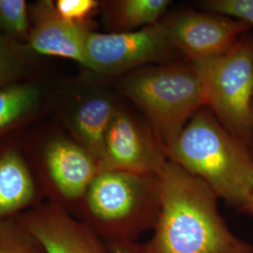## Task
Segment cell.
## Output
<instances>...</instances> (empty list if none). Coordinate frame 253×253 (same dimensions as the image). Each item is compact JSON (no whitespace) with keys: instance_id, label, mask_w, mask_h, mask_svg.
Masks as SVG:
<instances>
[{"instance_id":"6da1fadb","label":"cell","mask_w":253,"mask_h":253,"mask_svg":"<svg viewBox=\"0 0 253 253\" xmlns=\"http://www.w3.org/2000/svg\"><path fill=\"white\" fill-rule=\"evenodd\" d=\"M158 176L161 210L146 253H253L227 226L205 181L170 160Z\"/></svg>"},{"instance_id":"7a4b0ae2","label":"cell","mask_w":253,"mask_h":253,"mask_svg":"<svg viewBox=\"0 0 253 253\" xmlns=\"http://www.w3.org/2000/svg\"><path fill=\"white\" fill-rule=\"evenodd\" d=\"M168 160L205 181L217 198L241 211L253 191V154L207 107L166 148Z\"/></svg>"},{"instance_id":"3957f363","label":"cell","mask_w":253,"mask_h":253,"mask_svg":"<svg viewBox=\"0 0 253 253\" xmlns=\"http://www.w3.org/2000/svg\"><path fill=\"white\" fill-rule=\"evenodd\" d=\"M82 218L108 242L135 239L156 226L161 210L159 176L103 171L92 181L80 204Z\"/></svg>"},{"instance_id":"277c9868","label":"cell","mask_w":253,"mask_h":253,"mask_svg":"<svg viewBox=\"0 0 253 253\" xmlns=\"http://www.w3.org/2000/svg\"><path fill=\"white\" fill-rule=\"evenodd\" d=\"M118 89L148 121L165 151L205 107L198 74L187 60L149 65L125 74Z\"/></svg>"},{"instance_id":"5b68a950","label":"cell","mask_w":253,"mask_h":253,"mask_svg":"<svg viewBox=\"0 0 253 253\" xmlns=\"http://www.w3.org/2000/svg\"><path fill=\"white\" fill-rule=\"evenodd\" d=\"M191 64L199 77L205 107L251 149L253 34H243L224 54Z\"/></svg>"},{"instance_id":"8992f818","label":"cell","mask_w":253,"mask_h":253,"mask_svg":"<svg viewBox=\"0 0 253 253\" xmlns=\"http://www.w3.org/2000/svg\"><path fill=\"white\" fill-rule=\"evenodd\" d=\"M84 67L105 75H125L149 65L181 60L165 17L149 27L125 33L90 31L84 47ZM182 57V56H181Z\"/></svg>"},{"instance_id":"52a82bcc","label":"cell","mask_w":253,"mask_h":253,"mask_svg":"<svg viewBox=\"0 0 253 253\" xmlns=\"http://www.w3.org/2000/svg\"><path fill=\"white\" fill-rule=\"evenodd\" d=\"M167 162L165 148L148 121L122 102L106 132L100 172L158 175Z\"/></svg>"},{"instance_id":"ba28073f","label":"cell","mask_w":253,"mask_h":253,"mask_svg":"<svg viewBox=\"0 0 253 253\" xmlns=\"http://www.w3.org/2000/svg\"><path fill=\"white\" fill-rule=\"evenodd\" d=\"M165 20L172 44L190 63L226 53L252 28L238 19L193 10L180 11Z\"/></svg>"},{"instance_id":"9c48e42d","label":"cell","mask_w":253,"mask_h":253,"mask_svg":"<svg viewBox=\"0 0 253 253\" xmlns=\"http://www.w3.org/2000/svg\"><path fill=\"white\" fill-rule=\"evenodd\" d=\"M17 217L44 253H112L99 235L57 203L29 209Z\"/></svg>"},{"instance_id":"30bf717a","label":"cell","mask_w":253,"mask_h":253,"mask_svg":"<svg viewBox=\"0 0 253 253\" xmlns=\"http://www.w3.org/2000/svg\"><path fill=\"white\" fill-rule=\"evenodd\" d=\"M44 166L58 196L79 205L92 181L100 172L97 160L75 141L66 138H56L47 145Z\"/></svg>"},{"instance_id":"8fae6325","label":"cell","mask_w":253,"mask_h":253,"mask_svg":"<svg viewBox=\"0 0 253 253\" xmlns=\"http://www.w3.org/2000/svg\"><path fill=\"white\" fill-rule=\"evenodd\" d=\"M120 102L110 91L91 85L73 100L67 113V126L74 141L100 163L109 126Z\"/></svg>"},{"instance_id":"7c38bea8","label":"cell","mask_w":253,"mask_h":253,"mask_svg":"<svg viewBox=\"0 0 253 253\" xmlns=\"http://www.w3.org/2000/svg\"><path fill=\"white\" fill-rule=\"evenodd\" d=\"M34 26L28 42L39 54L61 56L84 66V47L90 26L73 24L62 18L51 1L39 2L33 10Z\"/></svg>"},{"instance_id":"4fadbf2b","label":"cell","mask_w":253,"mask_h":253,"mask_svg":"<svg viewBox=\"0 0 253 253\" xmlns=\"http://www.w3.org/2000/svg\"><path fill=\"white\" fill-rule=\"evenodd\" d=\"M33 175L14 150L0 153V221L17 217L36 200Z\"/></svg>"},{"instance_id":"5bb4252c","label":"cell","mask_w":253,"mask_h":253,"mask_svg":"<svg viewBox=\"0 0 253 253\" xmlns=\"http://www.w3.org/2000/svg\"><path fill=\"white\" fill-rule=\"evenodd\" d=\"M169 0H116L103 2V21L112 33L132 32L159 23Z\"/></svg>"},{"instance_id":"9a60e30c","label":"cell","mask_w":253,"mask_h":253,"mask_svg":"<svg viewBox=\"0 0 253 253\" xmlns=\"http://www.w3.org/2000/svg\"><path fill=\"white\" fill-rule=\"evenodd\" d=\"M41 101V89L32 84L0 87V132L32 114Z\"/></svg>"},{"instance_id":"2e32d148","label":"cell","mask_w":253,"mask_h":253,"mask_svg":"<svg viewBox=\"0 0 253 253\" xmlns=\"http://www.w3.org/2000/svg\"><path fill=\"white\" fill-rule=\"evenodd\" d=\"M0 253H44L18 217L0 221Z\"/></svg>"},{"instance_id":"e0dca14e","label":"cell","mask_w":253,"mask_h":253,"mask_svg":"<svg viewBox=\"0 0 253 253\" xmlns=\"http://www.w3.org/2000/svg\"><path fill=\"white\" fill-rule=\"evenodd\" d=\"M0 32L10 38L29 35V15L25 0H0Z\"/></svg>"},{"instance_id":"ac0fdd59","label":"cell","mask_w":253,"mask_h":253,"mask_svg":"<svg viewBox=\"0 0 253 253\" xmlns=\"http://www.w3.org/2000/svg\"><path fill=\"white\" fill-rule=\"evenodd\" d=\"M22 49L12 38L0 32V87L10 84L24 68Z\"/></svg>"},{"instance_id":"d6986e66","label":"cell","mask_w":253,"mask_h":253,"mask_svg":"<svg viewBox=\"0 0 253 253\" xmlns=\"http://www.w3.org/2000/svg\"><path fill=\"white\" fill-rule=\"evenodd\" d=\"M198 6L212 13L244 21L253 27V0H207L198 2Z\"/></svg>"},{"instance_id":"ffe728a7","label":"cell","mask_w":253,"mask_h":253,"mask_svg":"<svg viewBox=\"0 0 253 253\" xmlns=\"http://www.w3.org/2000/svg\"><path fill=\"white\" fill-rule=\"evenodd\" d=\"M96 0H57L54 7L62 18L77 25L90 26L89 19L100 6Z\"/></svg>"},{"instance_id":"44dd1931","label":"cell","mask_w":253,"mask_h":253,"mask_svg":"<svg viewBox=\"0 0 253 253\" xmlns=\"http://www.w3.org/2000/svg\"><path fill=\"white\" fill-rule=\"evenodd\" d=\"M109 250L112 253H146L143 244L128 241L108 242Z\"/></svg>"},{"instance_id":"7402d4cb","label":"cell","mask_w":253,"mask_h":253,"mask_svg":"<svg viewBox=\"0 0 253 253\" xmlns=\"http://www.w3.org/2000/svg\"><path fill=\"white\" fill-rule=\"evenodd\" d=\"M241 211L249 214V215H253V191L252 195H251V197H250V199L248 200V202L246 203V205L241 209Z\"/></svg>"},{"instance_id":"603a6c76","label":"cell","mask_w":253,"mask_h":253,"mask_svg":"<svg viewBox=\"0 0 253 253\" xmlns=\"http://www.w3.org/2000/svg\"><path fill=\"white\" fill-rule=\"evenodd\" d=\"M251 116H252V128H253V140H252V145H251V150L253 154V101H252V113H251Z\"/></svg>"}]
</instances>
